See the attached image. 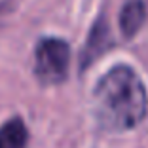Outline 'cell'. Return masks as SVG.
<instances>
[{"label":"cell","instance_id":"5b68a950","mask_svg":"<svg viewBox=\"0 0 148 148\" xmlns=\"http://www.w3.org/2000/svg\"><path fill=\"white\" fill-rule=\"evenodd\" d=\"M27 140H29V131L19 116L0 125V148H25Z\"/></svg>","mask_w":148,"mask_h":148},{"label":"cell","instance_id":"7a4b0ae2","mask_svg":"<svg viewBox=\"0 0 148 148\" xmlns=\"http://www.w3.org/2000/svg\"><path fill=\"white\" fill-rule=\"evenodd\" d=\"M70 48L61 38H42L34 49V74L42 84H61L69 74Z\"/></svg>","mask_w":148,"mask_h":148},{"label":"cell","instance_id":"6da1fadb","mask_svg":"<svg viewBox=\"0 0 148 148\" xmlns=\"http://www.w3.org/2000/svg\"><path fill=\"white\" fill-rule=\"evenodd\" d=\"M93 108L101 127L108 131L133 129L146 118V87L131 66H112L93 89Z\"/></svg>","mask_w":148,"mask_h":148},{"label":"cell","instance_id":"3957f363","mask_svg":"<svg viewBox=\"0 0 148 148\" xmlns=\"http://www.w3.org/2000/svg\"><path fill=\"white\" fill-rule=\"evenodd\" d=\"M110 42V31H108V23L105 17H99L93 23L89 36H87V42L82 49V57H80V65L82 69H87L95 61L97 57H101L105 53V49L108 48Z\"/></svg>","mask_w":148,"mask_h":148},{"label":"cell","instance_id":"277c9868","mask_svg":"<svg viewBox=\"0 0 148 148\" xmlns=\"http://www.w3.org/2000/svg\"><path fill=\"white\" fill-rule=\"evenodd\" d=\"M146 19V4L143 0H127L120 10V31L125 38H133Z\"/></svg>","mask_w":148,"mask_h":148}]
</instances>
